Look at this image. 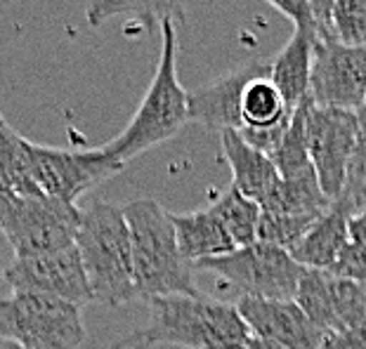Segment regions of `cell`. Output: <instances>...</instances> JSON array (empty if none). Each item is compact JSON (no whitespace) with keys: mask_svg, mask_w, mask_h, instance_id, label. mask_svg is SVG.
<instances>
[{"mask_svg":"<svg viewBox=\"0 0 366 349\" xmlns=\"http://www.w3.org/2000/svg\"><path fill=\"white\" fill-rule=\"evenodd\" d=\"M3 274H5V267H3V262H0V290H3Z\"/></svg>","mask_w":366,"mask_h":349,"instance_id":"36","label":"cell"},{"mask_svg":"<svg viewBox=\"0 0 366 349\" xmlns=\"http://www.w3.org/2000/svg\"><path fill=\"white\" fill-rule=\"evenodd\" d=\"M267 3L279 10L293 21V26H307V24H315L312 21V12H310V5L307 0H267Z\"/></svg>","mask_w":366,"mask_h":349,"instance_id":"27","label":"cell"},{"mask_svg":"<svg viewBox=\"0 0 366 349\" xmlns=\"http://www.w3.org/2000/svg\"><path fill=\"white\" fill-rule=\"evenodd\" d=\"M350 215L352 208L342 198H336L329 211L307 229V234L288 251L291 258L305 269H329L350 241Z\"/></svg>","mask_w":366,"mask_h":349,"instance_id":"17","label":"cell"},{"mask_svg":"<svg viewBox=\"0 0 366 349\" xmlns=\"http://www.w3.org/2000/svg\"><path fill=\"white\" fill-rule=\"evenodd\" d=\"M0 349H21L19 345H14V343H10V340H5L3 335H0Z\"/></svg>","mask_w":366,"mask_h":349,"instance_id":"35","label":"cell"},{"mask_svg":"<svg viewBox=\"0 0 366 349\" xmlns=\"http://www.w3.org/2000/svg\"><path fill=\"white\" fill-rule=\"evenodd\" d=\"M333 201L322 191L317 173H300L293 177H279L274 191L260 206L262 213L277 215H300V217H322L331 208Z\"/></svg>","mask_w":366,"mask_h":349,"instance_id":"20","label":"cell"},{"mask_svg":"<svg viewBox=\"0 0 366 349\" xmlns=\"http://www.w3.org/2000/svg\"><path fill=\"white\" fill-rule=\"evenodd\" d=\"M305 135L310 161H312L322 191L331 201H336L345 187L352 158L357 156V151L364 149L357 113L317 106L307 95Z\"/></svg>","mask_w":366,"mask_h":349,"instance_id":"9","label":"cell"},{"mask_svg":"<svg viewBox=\"0 0 366 349\" xmlns=\"http://www.w3.org/2000/svg\"><path fill=\"white\" fill-rule=\"evenodd\" d=\"M187 5L189 0H90L85 17L90 26H102L114 17H132L154 34L163 21H173L175 26L182 24Z\"/></svg>","mask_w":366,"mask_h":349,"instance_id":"19","label":"cell"},{"mask_svg":"<svg viewBox=\"0 0 366 349\" xmlns=\"http://www.w3.org/2000/svg\"><path fill=\"white\" fill-rule=\"evenodd\" d=\"M360 177H366V146H364V149L357 151V156L352 158V166H350V170H347V180H345V184H347V182L360 180ZM342 189H345V187H342Z\"/></svg>","mask_w":366,"mask_h":349,"instance_id":"32","label":"cell"},{"mask_svg":"<svg viewBox=\"0 0 366 349\" xmlns=\"http://www.w3.org/2000/svg\"><path fill=\"white\" fill-rule=\"evenodd\" d=\"M293 108L284 102L282 92L269 79H255L246 85L241 97V130L274 128L288 121Z\"/></svg>","mask_w":366,"mask_h":349,"instance_id":"22","label":"cell"},{"mask_svg":"<svg viewBox=\"0 0 366 349\" xmlns=\"http://www.w3.org/2000/svg\"><path fill=\"white\" fill-rule=\"evenodd\" d=\"M366 97V45L319 38L312 52L310 99L317 106L357 111Z\"/></svg>","mask_w":366,"mask_h":349,"instance_id":"10","label":"cell"},{"mask_svg":"<svg viewBox=\"0 0 366 349\" xmlns=\"http://www.w3.org/2000/svg\"><path fill=\"white\" fill-rule=\"evenodd\" d=\"M220 146L232 170V187L251 198L253 203L262 206L279 182V173L272 158L248 144L237 130L220 133Z\"/></svg>","mask_w":366,"mask_h":349,"instance_id":"15","label":"cell"},{"mask_svg":"<svg viewBox=\"0 0 366 349\" xmlns=\"http://www.w3.org/2000/svg\"><path fill=\"white\" fill-rule=\"evenodd\" d=\"M319 217H300V215H277V213H260L258 222V241L269 243L282 251L291 248L307 234V229Z\"/></svg>","mask_w":366,"mask_h":349,"instance_id":"23","label":"cell"},{"mask_svg":"<svg viewBox=\"0 0 366 349\" xmlns=\"http://www.w3.org/2000/svg\"><path fill=\"white\" fill-rule=\"evenodd\" d=\"M255 79H269V61H248L204 88L187 92L189 121L217 135L224 130H241V97L246 85Z\"/></svg>","mask_w":366,"mask_h":349,"instance_id":"14","label":"cell"},{"mask_svg":"<svg viewBox=\"0 0 366 349\" xmlns=\"http://www.w3.org/2000/svg\"><path fill=\"white\" fill-rule=\"evenodd\" d=\"M3 290L43 293L79 307L92 302L88 276H85L76 243L64 251L36 255V258H14L5 267Z\"/></svg>","mask_w":366,"mask_h":349,"instance_id":"12","label":"cell"},{"mask_svg":"<svg viewBox=\"0 0 366 349\" xmlns=\"http://www.w3.org/2000/svg\"><path fill=\"white\" fill-rule=\"evenodd\" d=\"M317 41V26H295L293 36L274 59H269V81L282 92L284 102L295 108L310 95V74H312V52Z\"/></svg>","mask_w":366,"mask_h":349,"instance_id":"16","label":"cell"},{"mask_svg":"<svg viewBox=\"0 0 366 349\" xmlns=\"http://www.w3.org/2000/svg\"><path fill=\"white\" fill-rule=\"evenodd\" d=\"M326 271H331V274L342 276V278H352V281L366 283V243L347 241V246L340 251L336 262Z\"/></svg>","mask_w":366,"mask_h":349,"instance_id":"25","label":"cell"},{"mask_svg":"<svg viewBox=\"0 0 366 349\" xmlns=\"http://www.w3.org/2000/svg\"><path fill=\"white\" fill-rule=\"evenodd\" d=\"M338 198L345 201V203L352 208V213L366 211V177H360V180H355V182H347Z\"/></svg>","mask_w":366,"mask_h":349,"instance_id":"29","label":"cell"},{"mask_svg":"<svg viewBox=\"0 0 366 349\" xmlns=\"http://www.w3.org/2000/svg\"><path fill=\"white\" fill-rule=\"evenodd\" d=\"M208 208L222 222L224 231L229 234L237 248H246L258 241V222L262 213L260 206L253 203L251 198H246L232 184L217 193Z\"/></svg>","mask_w":366,"mask_h":349,"instance_id":"21","label":"cell"},{"mask_svg":"<svg viewBox=\"0 0 366 349\" xmlns=\"http://www.w3.org/2000/svg\"><path fill=\"white\" fill-rule=\"evenodd\" d=\"M81 309L43 293L5 290L0 295V335L21 349H79L85 340Z\"/></svg>","mask_w":366,"mask_h":349,"instance_id":"5","label":"cell"},{"mask_svg":"<svg viewBox=\"0 0 366 349\" xmlns=\"http://www.w3.org/2000/svg\"><path fill=\"white\" fill-rule=\"evenodd\" d=\"M319 38H331V12L336 0H307Z\"/></svg>","mask_w":366,"mask_h":349,"instance_id":"28","label":"cell"},{"mask_svg":"<svg viewBox=\"0 0 366 349\" xmlns=\"http://www.w3.org/2000/svg\"><path fill=\"white\" fill-rule=\"evenodd\" d=\"M322 349H366V323L340 333H326Z\"/></svg>","mask_w":366,"mask_h":349,"instance_id":"26","label":"cell"},{"mask_svg":"<svg viewBox=\"0 0 366 349\" xmlns=\"http://www.w3.org/2000/svg\"><path fill=\"white\" fill-rule=\"evenodd\" d=\"M347 234H350V241H355V243H366V211H360V213H352V215H350Z\"/></svg>","mask_w":366,"mask_h":349,"instance_id":"30","label":"cell"},{"mask_svg":"<svg viewBox=\"0 0 366 349\" xmlns=\"http://www.w3.org/2000/svg\"><path fill=\"white\" fill-rule=\"evenodd\" d=\"M357 123H360V137H362V146H366V97H364V104L357 108Z\"/></svg>","mask_w":366,"mask_h":349,"instance_id":"34","label":"cell"},{"mask_svg":"<svg viewBox=\"0 0 366 349\" xmlns=\"http://www.w3.org/2000/svg\"><path fill=\"white\" fill-rule=\"evenodd\" d=\"M194 269L215 274L220 281L241 293V298L262 300H295L302 269L291 253L269 243L255 241L253 246L237 248L220 258H208Z\"/></svg>","mask_w":366,"mask_h":349,"instance_id":"7","label":"cell"},{"mask_svg":"<svg viewBox=\"0 0 366 349\" xmlns=\"http://www.w3.org/2000/svg\"><path fill=\"white\" fill-rule=\"evenodd\" d=\"M170 220H173L182 258L192 265L237 251L234 241L229 238L222 222L213 215L210 208L194 213H170Z\"/></svg>","mask_w":366,"mask_h":349,"instance_id":"18","label":"cell"},{"mask_svg":"<svg viewBox=\"0 0 366 349\" xmlns=\"http://www.w3.org/2000/svg\"><path fill=\"white\" fill-rule=\"evenodd\" d=\"M76 251L88 276L92 302L121 307L139 300L132 271L130 231L119 206L92 201L81 208Z\"/></svg>","mask_w":366,"mask_h":349,"instance_id":"3","label":"cell"},{"mask_svg":"<svg viewBox=\"0 0 366 349\" xmlns=\"http://www.w3.org/2000/svg\"><path fill=\"white\" fill-rule=\"evenodd\" d=\"M123 166L99 149L69 151L26 142V175L36 196L79 206L85 191L119 175Z\"/></svg>","mask_w":366,"mask_h":349,"instance_id":"8","label":"cell"},{"mask_svg":"<svg viewBox=\"0 0 366 349\" xmlns=\"http://www.w3.org/2000/svg\"><path fill=\"white\" fill-rule=\"evenodd\" d=\"M237 312L253 335L284 349H322L326 333L295 305V300L239 298Z\"/></svg>","mask_w":366,"mask_h":349,"instance_id":"13","label":"cell"},{"mask_svg":"<svg viewBox=\"0 0 366 349\" xmlns=\"http://www.w3.org/2000/svg\"><path fill=\"white\" fill-rule=\"evenodd\" d=\"M5 193H10V191H5V189H3V184H0V198H3Z\"/></svg>","mask_w":366,"mask_h":349,"instance_id":"37","label":"cell"},{"mask_svg":"<svg viewBox=\"0 0 366 349\" xmlns=\"http://www.w3.org/2000/svg\"><path fill=\"white\" fill-rule=\"evenodd\" d=\"M159 31L161 54L149 90L128 126L102 146L107 156L119 161L121 166L168 142L189 123V99L177 79V29L173 21H163Z\"/></svg>","mask_w":366,"mask_h":349,"instance_id":"1","label":"cell"},{"mask_svg":"<svg viewBox=\"0 0 366 349\" xmlns=\"http://www.w3.org/2000/svg\"><path fill=\"white\" fill-rule=\"evenodd\" d=\"M81 208L45 196L0 198V234L14 251V258H36L76 243Z\"/></svg>","mask_w":366,"mask_h":349,"instance_id":"6","label":"cell"},{"mask_svg":"<svg viewBox=\"0 0 366 349\" xmlns=\"http://www.w3.org/2000/svg\"><path fill=\"white\" fill-rule=\"evenodd\" d=\"M295 305L324 333L355 328L366 323V283L326 269H302Z\"/></svg>","mask_w":366,"mask_h":349,"instance_id":"11","label":"cell"},{"mask_svg":"<svg viewBox=\"0 0 366 349\" xmlns=\"http://www.w3.org/2000/svg\"><path fill=\"white\" fill-rule=\"evenodd\" d=\"M121 211L130 231L132 271L139 298L199 295L194 265L182 258L166 208L154 198H135Z\"/></svg>","mask_w":366,"mask_h":349,"instance_id":"2","label":"cell"},{"mask_svg":"<svg viewBox=\"0 0 366 349\" xmlns=\"http://www.w3.org/2000/svg\"><path fill=\"white\" fill-rule=\"evenodd\" d=\"M331 38L345 45H366V0H336Z\"/></svg>","mask_w":366,"mask_h":349,"instance_id":"24","label":"cell"},{"mask_svg":"<svg viewBox=\"0 0 366 349\" xmlns=\"http://www.w3.org/2000/svg\"><path fill=\"white\" fill-rule=\"evenodd\" d=\"M0 123H3V113H0Z\"/></svg>","mask_w":366,"mask_h":349,"instance_id":"38","label":"cell"},{"mask_svg":"<svg viewBox=\"0 0 366 349\" xmlns=\"http://www.w3.org/2000/svg\"><path fill=\"white\" fill-rule=\"evenodd\" d=\"M149 302V323L142 335L154 345L182 349H244L251 328L234 305L206 295H161Z\"/></svg>","mask_w":366,"mask_h":349,"instance_id":"4","label":"cell"},{"mask_svg":"<svg viewBox=\"0 0 366 349\" xmlns=\"http://www.w3.org/2000/svg\"><path fill=\"white\" fill-rule=\"evenodd\" d=\"M107 349H152V345L147 343L142 333L135 330V333H130V335L114 340L112 345H107Z\"/></svg>","mask_w":366,"mask_h":349,"instance_id":"31","label":"cell"},{"mask_svg":"<svg viewBox=\"0 0 366 349\" xmlns=\"http://www.w3.org/2000/svg\"><path fill=\"white\" fill-rule=\"evenodd\" d=\"M244 349H284V347H279V345H274V343H269V340H262V338H258V335H251V340H248Z\"/></svg>","mask_w":366,"mask_h":349,"instance_id":"33","label":"cell"}]
</instances>
